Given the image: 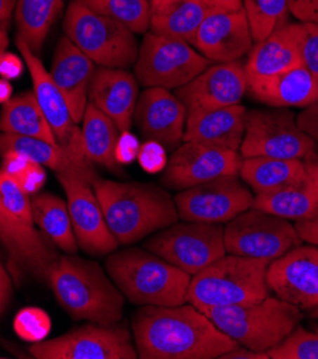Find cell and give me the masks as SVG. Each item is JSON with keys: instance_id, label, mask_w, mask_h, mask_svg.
Returning a JSON list of instances; mask_svg holds the SVG:
<instances>
[{"instance_id": "6f0895ef", "label": "cell", "mask_w": 318, "mask_h": 359, "mask_svg": "<svg viewBox=\"0 0 318 359\" xmlns=\"http://www.w3.org/2000/svg\"><path fill=\"white\" fill-rule=\"evenodd\" d=\"M317 332H318V330H317Z\"/></svg>"}, {"instance_id": "f546056e", "label": "cell", "mask_w": 318, "mask_h": 359, "mask_svg": "<svg viewBox=\"0 0 318 359\" xmlns=\"http://www.w3.org/2000/svg\"><path fill=\"white\" fill-rule=\"evenodd\" d=\"M0 132L37 137L58 145L52 128L33 90L23 92L2 104Z\"/></svg>"}, {"instance_id": "1f68e13d", "label": "cell", "mask_w": 318, "mask_h": 359, "mask_svg": "<svg viewBox=\"0 0 318 359\" xmlns=\"http://www.w3.org/2000/svg\"><path fill=\"white\" fill-rule=\"evenodd\" d=\"M81 130L85 154L89 161L108 170H118L119 165L115 161V147L121 135L118 125L88 102Z\"/></svg>"}, {"instance_id": "db71d44e", "label": "cell", "mask_w": 318, "mask_h": 359, "mask_svg": "<svg viewBox=\"0 0 318 359\" xmlns=\"http://www.w3.org/2000/svg\"><path fill=\"white\" fill-rule=\"evenodd\" d=\"M9 27L11 23L0 22V56H2L9 46Z\"/></svg>"}, {"instance_id": "7a4b0ae2", "label": "cell", "mask_w": 318, "mask_h": 359, "mask_svg": "<svg viewBox=\"0 0 318 359\" xmlns=\"http://www.w3.org/2000/svg\"><path fill=\"white\" fill-rule=\"evenodd\" d=\"M92 188L119 245H133L180 219L175 199L161 185L98 176Z\"/></svg>"}, {"instance_id": "ac0fdd59", "label": "cell", "mask_w": 318, "mask_h": 359, "mask_svg": "<svg viewBox=\"0 0 318 359\" xmlns=\"http://www.w3.org/2000/svg\"><path fill=\"white\" fill-rule=\"evenodd\" d=\"M249 92L245 63L241 60L212 63L185 86L176 89L188 115L208 112L241 103Z\"/></svg>"}, {"instance_id": "f6af8a7d", "label": "cell", "mask_w": 318, "mask_h": 359, "mask_svg": "<svg viewBox=\"0 0 318 359\" xmlns=\"http://www.w3.org/2000/svg\"><path fill=\"white\" fill-rule=\"evenodd\" d=\"M25 66L26 63L22 56H18L6 50L2 56H0V76L8 81L19 79L23 75Z\"/></svg>"}, {"instance_id": "d6986e66", "label": "cell", "mask_w": 318, "mask_h": 359, "mask_svg": "<svg viewBox=\"0 0 318 359\" xmlns=\"http://www.w3.org/2000/svg\"><path fill=\"white\" fill-rule=\"evenodd\" d=\"M188 111L183 100L165 88H147L139 93L133 123L145 140H157L171 151L184 142Z\"/></svg>"}, {"instance_id": "484cf974", "label": "cell", "mask_w": 318, "mask_h": 359, "mask_svg": "<svg viewBox=\"0 0 318 359\" xmlns=\"http://www.w3.org/2000/svg\"><path fill=\"white\" fill-rule=\"evenodd\" d=\"M246 107L241 103L208 112L191 114L187 119L185 140L201 142L239 152L245 133Z\"/></svg>"}, {"instance_id": "d590c367", "label": "cell", "mask_w": 318, "mask_h": 359, "mask_svg": "<svg viewBox=\"0 0 318 359\" xmlns=\"http://www.w3.org/2000/svg\"><path fill=\"white\" fill-rule=\"evenodd\" d=\"M254 43L290 23L289 0H242Z\"/></svg>"}, {"instance_id": "4dcf8cb0", "label": "cell", "mask_w": 318, "mask_h": 359, "mask_svg": "<svg viewBox=\"0 0 318 359\" xmlns=\"http://www.w3.org/2000/svg\"><path fill=\"white\" fill-rule=\"evenodd\" d=\"M33 222L52 245L62 249L65 254H77L78 242L74 233L72 221L67 203L51 192L34 195L32 199Z\"/></svg>"}, {"instance_id": "ab89813d", "label": "cell", "mask_w": 318, "mask_h": 359, "mask_svg": "<svg viewBox=\"0 0 318 359\" xmlns=\"http://www.w3.org/2000/svg\"><path fill=\"white\" fill-rule=\"evenodd\" d=\"M166 148L157 140H145L139 148L138 163L147 173H162L168 165Z\"/></svg>"}, {"instance_id": "cb8c5ba5", "label": "cell", "mask_w": 318, "mask_h": 359, "mask_svg": "<svg viewBox=\"0 0 318 359\" xmlns=\"http://www.w3.org/2000/svg\"><path fill=\"white\" fill-rule=\"evenodd\" d=\"M139 97V82L128 69L103 67L95 70L89 88V102L108 115L121 129L129 130Z\"/></svg>"}, {"instance_id": "ee69618b", "label": "cell", "mask_w": 318, "mask_h": 359, "mask_svg": "<svg viewBox=\"0 0 318 359\" xmlns=\"http://www.w3.org/2000/svg\"><path fill=\"white\" fill-rule=\"evenodd\" d=\"M290 13L301 23H318V0H289Z\"/></svg>"}, {"instance_id": "2e32d148", "label": "cell", "mask_w": 318, "mask_h": 359, "mask_svg": "<svg viewBox=\"0 0 318 359\" xmlns=\"http://www.w3.org/2000/svg\"><path fill=\"white\" fill-rule=\"evenodd\" d=\"M66 198L77 242L84 252L93 257L110 255L119 242L106 224L92 185L77 173H56Z\"/></svg>"}, {"instance_id": "681fc988", "label": "cell", "mask_w": 318, "mask_h": 359, "mask_svg": "<svg viewBox=\"0 0 318 359\" xmlns=\"http://www.w3.org/2000/svg\"><path fill=\"white\" fill-rule=\"evenodd\" d=\"M223 359H270L267 352H258L245 346H235L221 356Z\"/></svg>"}, {"instance_id": "f907efd6", "label": "cell", "mask_w": 318, "mask_h": 359, "mask_svg": "<svg viewBox=\"0 0 318 359\" xmlns=\"http://www.w3.org/2000/svg\"><path fill=\"white\" fill-rule=\"evenodd\" d=\"M208 11L220 12H238L244 9L242 0H202Z\"/></svg>"}, {"instance_id": "816d5d0a", "label": "cell", "mask_w": 318, "mask_h": 359, "mask_svg": "<svg viewBox=\"0 0 318 359\" xmlns=\"http://www.w3.org/2000/svg\"><path fill=\"white\" fill-rule=\"evenodd\" d=\"M16 0H0V22L11 23L15 16Z\"/></svg>"}, {"instance_id": "7402d4cb", "label": "cell", "mask_w": 318, "mask_h": 359, "mask_svg": "<svg viewBox=\"0 0 318 359\" xmlns=\"http://www.w3.org/2000/svg\"><path fill=\"white\" fill-rule=\"evenodd\" d=\"M96 65L67 36H60L51 66V76L65 96L75 122L82 123Z\"/></svg>"}, {"instance_id": "7dc6e473", "label": "cell", "mask_w": 318, "mask_h": 359, "mask_svg": "<svg viewBox=\"0 0 318 359\" xmlns=\"http://www.w3.org/2000/svg\"><path fill=\"white\" fill-rule=\"evenodd\" d=\"M294 226L303 242L318 246V212L310 219L297 221Z\"/></svg>"}, {"instance_id": "44dd1931", "label": "cell", "mask_w": 318, "mask_h": 359, "mask_svg": "<svg viewBox=\"0 0 318 359\" xmlns=\"http://www.w3.org/2000/svg\"><path fill=\"white\" fill-rule=\"evenodd\" d=\"M37 229L15 219L0 199V242L9 254V265L18 273H30L48 282L59 258L55 249Z\"/></svg>"}, {"instance_id": "ba28073f", "label": "cell", "mask_w": 318, "mask_h": 359, "mask_svg": "<svg viewBox=\"0 0 318 359\" xmlns=\"http://www.w3.org/2000/svg\"><path fill=\"white\" fill-rule=\"evenodd\" d=\"M317 142L286 107L246 111L245 133L239 148L242 158L304 159L315 154Z\"/></svg>"}, {"instance_id": "c3c4849f", "label": "cell", "mask_w": 318, "mask_h": 359, "mask_svg": "<svg viewBox=\"0 0 318 359\" xmlns=\"http://www.w3.org/2000/svg\"><path fill=\"white\" fill-rule=\"evenodd\" d=\"M12 298V279L5 266L0 262V315L6 309Z\"/></svg>"}, {"instance_id": "bcb514c9", "label": "cell", "mask_w": 318, "mask_h": 359, "mask_svg": "<svg viewBox=\"0 0 318 359\" xmlns=\"http://www.w3.org/2000/svg\"><path fill=\"white\" fill-rule=\"evenodd\" d=\"M300 128L318 143V103H314L297 115Z\"/></svg>"}, {"instance_id": "277c9868", "label": "cell", "mask_w": 318, "mask_h": 359, "mask_svg": "<svg viewBox=\"0 0 318 359\" xmlns=\"http://www.w3.org/2000/svg\"><path fill=\"white\" fill-rule=\"evenodd\" d=\"M106 272L125 299L139 306H176L187 302L191 275L145 248L110 254Z\"/></svg>"}, {"instance_id": "9f6ffc18", "label": "cell", "mask_w": 318, "mask_h": 359, "mask_svg": "<svg viewBox=\"0 0 318 359\" xmlns=\"http://www.w3.org/2000/svg\"><path fill=\"white\" fill-rule=\"evenodd\" d=\"M310 315H311L312 318H317V319H318V305H315L312 309H310Z\"/></svg>"}, {"instance_id": "9a60e30c", "label": "cell", "mask_w": 318, "mask_h": 359, "mask_svg": "<svg viewBox=\"0 0 318 359\" xmlns=\"http://www.w3.org/2000/svg\"><path fill=\"white\" fill-rule=\"evenodd\" d=\"M173 199L183 221L216 225L228 224L254 203V195L239 181V176L220 177L192 187Z\"/></svg>"}, {"instance_id": "d4e9b609", "label": "cell", "mask_w": 318, "mask_h": 359, "mask_svg": "<svg viewBox=\"0 0 318 359\" xmlns=\"http://www.w3.org/2000/svg\"><path fill=\"white\" fill-rule=\"evenodd\" d=\"M305 175L277 191L256 195L253 208L289 221L310 219L318 212V161L305 162Z\"/></svg>"}, {"instance_id": "6da1fadb", "label": "cell", "mask_w": 318, "mask_h": 359, "mask_svg": "<svg viewBox=\"0 0 318 359\" xmlns=\"http://www.w3.org/2000/svg\"><path fill=\"white\" fill-rule=\"evenodd\" d=\"M140 359H214L238 344L194 305L143 306L132 316Z\"/></svg>"}, {"instance_id": "52a82bcc", "label": "cell", "mask_w": 318, "mask_h": 359, "mask_svg": "<svg viewBox=\"0 0 318 359\" xmlns=\"http://www.w3.org/2000/svg\"><path fill=\"white\" fill-rule=\"evenodd\" d=\"M62 27L65 36L95 65L129 69L138 59L135 33L122 23L93 12L79 0L69 4Z\"/></svg>"}, {"instance_id": "836d02e7", "label": "cell", "mask_w": 318, "mask_h": 359, "mask_svg": "<svg viewBox=\"0 0 318 359\" xmlns=\"http://www.w3.org/2000/svg\"><path fill=\"white\" fill-rule=\"evenodd\" d=\"M206 13L202 0H178L159 12H152L150 32L192 43Z\"/></svg>"}, {"instance_id": "11a10c76", "label": "cell", "mask_w": 318, "mask_h": 359, "mask_svg": "<svg viewBox=\"0 0 318 359\" xmlns=\"http://www.w3.org/2000/svg\"><path fill=\"white\" fill-rule=\"evenodd\" d=\"M175 2H178V0H151V8H152V12H159L173 5Z\"/></svg>"}, {"instance_id": "f5cc1de1", "label": "cell", "mask_w": 318, "mask_h": 359, "mask_svg": "<svg viewBox=\"0 0 318 359\" xmlns=\"http://www.w3.org/2000/svg\"><path fill=\"white\" fill-rule=\"evenodd\" d=\"M12 95H13V86L11 81L0 76V104L9 102L13 97Z\"/></svg>"}, {"instance_id": "7c38bea8", "label": "cell", "mask_w": 318, "mask_h": 359, "mask_svg": "<svg viewBox=\"0 0 318 359\" xmlns=\"http://www.w3.org/2000/svg\"><path fill=\"white\" fill-rule=\"evenodd\" d=\"M37 359H136L138 351L129 328L86 324L58 338L45 339L29 348Z\"/></svg>"}, {"instance_id": "e575fe53", "label": "cell", "mask_w": 318, "mask_h": 359, "mask_svg": "<svg viewBox=\"0 0 318 359\" xmlns=\"http://www.w3.org/2000/svg\"><path fill=\"white\" fill-rule=\"evenodd\" d=\"M93 12L111 18L135 34L147 33L151 23V0H79Z\"/></svg>"}, {"instance_id": "8fae6325", "label": "cell", "mask_w": 318, "mask_h": 359, "mask_svg": "<svg viewBox=\"0 0 318 359\" xmlns=\"http://www.w3.org/2000/svg\"><path fill=\"white\" fill-rule=\"evenodd\" d=\"M296 226L286 218L250 208L225 224L227 254L274 261L301 245Z\"/></svg>"}, {"instance_id": "4fadbf2b", "label": "cell", "mask_w": 318, "mask_h": 359, "mask_svg": "<svg viewBox=\"0 0 318 359\" xmlns=\"http://www.w3.org/2000/svg\"><path fill=\"white\" fill-rule=\"evenodd\" d=\"M16 46L23 57L33 82V92L37 96L42 111L52 128L58 147L65 151L77 163L86 169H95L93 163L85 154L82 130L75 122L69 104L53 82L44 63L23 41L16 38Z\"/></svg>"}, {"instance_id": "e0dca14e", "label": "cell", "mask_w": 318, "mask_h": 359, "mask_svg": "<svg viewBox=\"0 0 318 359\" xmlns=\"http://www.w3.org/2000/svg\"><path fill=\"white\" fill-rule=\"evenodd\" d=\"M267 282L275 295L301 311L318 305V248L298 245L268 265Z\"/></svg>"}, {"instance_id": "603a6c76", "label": "cell", "mask_w": 318, "mask_h": 359, "mask_svg": "<svg viewBox=\"0 0 318 359\" xmlns=\"http://www.w3.org/2000/svg\"><path fill=\"white\" fill-rule=\"evenodd\" d=\"M301 23H289L261 42L254 43L245 62L249 86L270 79L281 72L303 65Z\"/></svg>"}, {"instance_id": "f35d334b", "label": "cell", "mask_w": 318, "mask_h": 359, "mask_svg": "<svg viewBox=\"0 0 318 359\" xmlns=\"http://www.w3.org/2000/svg\"><path fill=\"white\" fill-rule=\"evenodd\" d=\"M13 330L19 338L37 344L45 341L52 330V320L48 312L37 306H27L18 312L13 319Z\"/></svg>"}, {"instance_id": "8992f818", "label": "cell", "mask_w": 318, "mask_h": 359, "mask_svg": "<svg viewBox=\"0 0 318 359\" xmlns=\"http://www.w3.org/2000/svg\"><path fill=\"white\" fill-rule=\"evenodd\" d=\"M238 345L267 352L284 341L301 322V309L278 297L250 304L202 311Z\"/></svg>"}, {"instance_id": "ffe728a7", "label": "cell", "mask_w": 318, "mask_h": 359, "mask_svg": "<svg viewBox=\"0 0 318 359\" xmlns=\"http://www.w3.org/2000/svg\"><path fill=\"white\" fill-rule=\"evenodd\" d=\"M212 63L241 60L254 46L250 23L242 11H208L191 43Z\"/></svg>"}, {"instance_id": "5bb4252c", "label": "cell", "mask_w": 318, "mask_h": 359, "mask_svg": "<svg viewBox=\"0 0 318 359\" xmlns=\"http://www.w3.org/2000/svg\"><path fill=\"white\" fill-rule=\"evenodd\" d=\"M242 156L237 151L185 140L176 148L161 176L171 191H185L220 177L239 176Z\"/></svg>"}, {"instance_id": "74e56055", "label": "cell", "mask_w": 318, "mask_h": 359, "mask_svg": "<svg viewBox=\"0 0 318 359\" xmlns=\"http://www.w3.org/2000/svg\"><path fill=\"white\" fill-rule=\"evenodd\" d=\"M0 199L12 217L22 224L34 228L32 215V201L22 187L0 168Z\"/></svg>"}, {"instance_id": "b9f144b4", "label": "cell", "mask_w": 318, "mask_h": 359, "mask_svg": "<svg viewBox=\"0 0 318 359\" xmlns=\"http://www.w3.org/2000/svg\"><path fill=\"white\" fill-rule=\"evenodd\" d=\"M13 179L29 196L34 195L46 182L45 166L30 161L29 165L25 168V170L18 177H13Z\"/></svg>"}, {"instance_id": "f1b7e54d", "label": "cell", "mask_w": 318, "mask_h": 359, "mask_svg": "<svg viewBox=\"0 0 318 359\" xmlns=\"http://www.w3.org/2000/svg\"><path fill=\"white\" fill-rule=\"evenodd\" d=\"M305 170L303 159L242 158L239 177L256 195H263L298 181L305 175Z\"/></svg>"}, {"instance_id": "5b68a950", "label": "cell", "mask_w": 318, "mask_h": 359, "mask_svg": "<svg viewBox=\"0 0 318 359\" xmlns=\"http://www.w3.org/2000/svg\"><path fill=\"white\" fill-rule=\"evenodd\" d=\"M268 265L265 259L225 254L191 276L187 302L199 311L260 302L270 292Z\"/></svg>"}, {"instance_id": "d6a6232c", "label": "cell", "mask_w": 318, "mask_h": 359, "mask_svg": "<svg viewBox=\"0 0 318 359\" xmlns=\"http://www.w3.org/2000/svg\"><path fill=\"white\" fill-rule=\"evenodd\" d=\"M63 6V0H16L18 39L39 53Z\"/></svg>"}, {"instance_id": "30bf717a", "label": "cell", "mask_w": 318, "mask_h": 359, "mask_svg": "<svg viewBox=\"0 0 318 359\" xmlns=\"http://www.w3.org/2000/svg\"><path fill=\"white\" fill-rule=\"evenodd\" d=\"M144 248L191 276L227 254L221 225L190 221L161 229Z\"/></svg>"}, {"instance_id": "8d00e7d4", "label": "cell", "mask_w": 318, "mask_h": 359, "mask_svg": "<svg viewBox=\"0 0 318 359\" xmlns=\"http://www.w3.org/2000/svg\"><path fill=\"white\" fill-rule=\"evenodd\" d=\"M271 359H318V332L297 327L284 341L268 351Z\"/></svg>"}, {"instance_id": "3957f363", "label": "cell", "mask_w": 318, "mask_h": 359, "mask_svg": "<svg viewBox=\"0 0 318 359\" xmlns=\"http://www.w3.org/2000/svg\"><path fill=\"white\" fill-rule=\"evenodd\" d=\"M48 282L72 319L100 325L122 320L125 297L98 262L65 254L55 261Z\"/></svg>"}, {"instance_id": "7bdbcfd3", "label": "cell", "mask_w": 318, "mask_h": 359, "mask_svg": "<svg viewBox=\"0 0 318 359\" xmlns=\"http://www.w3.org/2000/svg\"><path fill=\"white\" fill-rule=\"evenodd\" d=\"M139 148V139L133 133H131V130L121 132L115 147V161L118 162V165H131L136 161Z\"/></svg>"}, {"instance_id": "4316f807", "label": "cell", "mask_w": 318, "mask_h": 359, "mask_svg": "<svg viewBox=\"0 0 318 359\" xmlns=\"http://www.w3.org/2000/svg\"><path fill=\"white\" fill-rule=\"evenodd\" d=\"M250 95L271 107H305L318 103V81L311 72L298 65L286 72L249 86Z\"/></svg>"}, {"instance_id": "60d3db41", "label": "cell", "mask_w": 318, "mask_h": 359, "mask_svg": "<svg viewBox=\"0 0 318 359\" xmlns=\"http://www.w3.org/2000/svg\"><path fill=\"white\" fill-rule=\"evenodd\" d=\"M301 23V22H300ZM303 65L318 81V23H301Z\"/></svg>"}, {"instance_id": "83f0119b", "label": "cell", "mask_w": 318, "mask_h": 359, "mask_svg": "<svg viewBox=\"0 0 318 359\" xmlns=\"http://www.w3.org/2000/svg\"><path fill=\"white\" fill-rule=\"evenodd\" d=\"M6 152H19L33 162L49 168L55 173H77L91 185L98 177L95 169L92 170L81 166L58 145L42 139L0 132V156Z\"/></svg>"}, {"instance_id": "9c48e42d", "label": "cell", "mask_w": 318, "mask_h": 359, "mask_svg": "<svg viewBox=\"0 0 318 359\" xmlns=\"http://www.w3.org/2000/svg\"><path fill=\"white\" fill-rule=\"evenodd\" d=\"M211 65L191 43L147 32L133 66L139 85L180 89Z\"/></svg>"}]
</instances>
